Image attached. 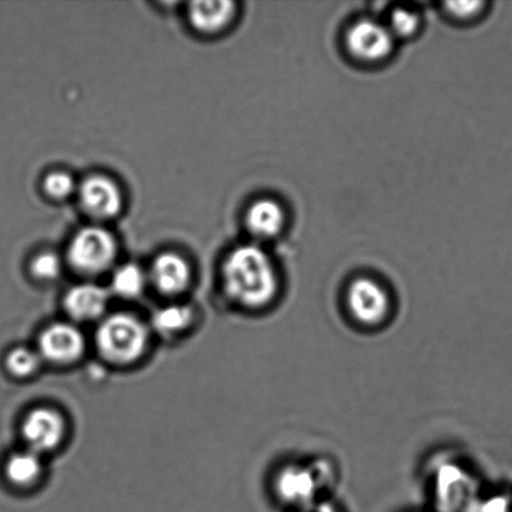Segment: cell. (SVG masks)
<instances>
[{
    "label": "cell",
    "mask_w": 512,
    "mask_h": 512,
    "mask_svg": "<svg viewBox=\"0 0 512 512\" xmlns=\"http://www.w3.org/2000/svg\"><path fill=\"white\" fill-rule=\"evenodd\" d=\"M45 192L55 199H64L74 192L75 183L70 175L53 173L48 175L44 182Z\"/></svg>",
    "instance_id": "20"
},
{
    "label": "cell",
    "mask_w": 512,
    "mask_h": 512,
    "mask_svg": "<svg viewBox=\"0 0 512 512\" xmlns=\"http://www.w3.org/2000/svg\"><path fill=\"white\" fill-rule=\"evenodd\" d=\"M80 199L94 217L113 218L122 209V195L117 184L105 177H92L82 185Z\"/></svg>",
    "instance_id": "10"
},
{
    "label": "cell",
    "mask_w": 512,
    "mask_h": 512,
    "mask_svg": "<svg viewBox=\"0 0 512 512\" xmlns=\"http://www.w3.org/2000/svg\"><path fill=\"white\" fill-rule=\"evenodd\" d=\"M85 341L75 326L54 324L43 331L39 339V354L57 364H68L83 355Z\"/></svg>",
    "instance_id": "8"
},
{
    "label": "cell",
    "mask_w": 512,
    "mask_h": 512,
    "mask_svg": "<svg viewBox=\"0 0 512 512\" xmlns=\"http://www.w3.org/2000/svg\"><path fill=\"white\" fill-rule=\"evenodd\" d=\"M108 301L107 290L94 284H82L69 290L64 305L73 319L89 321L103 315Z\"/></svg>",
    "instance_id": "11"
},
{
    "label": "cell",
    "mask_w": 512,
    "mask_h": 512,
    "mask_svg": "<svg viewBox=\"0 0 512 512\" xmlns=\"http://www.w3.org/2000/svg\"><path fill=\"white\" fill-rule=\"evenodd\" d=\"M64 420L52 409H35L25 418L22 433L34 453H47L57 448L64 435Z\"/></svg>",
    "instance_id": "9"
},
{
    "label": "cell",
    "mask_w": 512,
    "mask_h": 512,
    "mask_svg": "<svg viewBox=\"0 0 512 512\" xmlns=\"http://www.w3.org/2000/svg\"><path fill=\"white\" fill-rule=\"evenodd\" d=\"M42 471V463L34 451L14 454L5 465V474L13 484L25 486L34 483Z\"/></svg>",
    "instance_id": "15"
},
{
    "label": "cell",
    "mask_w": 512,
    "mask_h": 512,
    "mask_svg": "<svg viewBox=\"0 0 512 512\" xmlns=\"http://www.w3.org/2000/svg\"><path fill=\"white\" fill-rule=\"evenodd\" d=\"M346 44L354 57L364 62H378L393 50L394 35L375 20L363 19L350 28Z\"/></svg>",
    "instance_id": "7"
},
{
    "label": "cell",
    "mask_w": 512,
    "mask_h": 512,
    "mask_svg": "<svg viewBox=\"0 0 512 512\" xmlns=\"http://www.w3.org/2000/svg\"><path fill=\"white\" fill-rule=\"evenodd\" d=\"M235 13V4L222 2H195L190 4L189 18L199 32L215 33L227 27Z\"/></svg>",
    "instance_id": "13"
},
{
    "label": "cell",
    "mask_w": 512,
    "mask_h": 512,
    "mask_svg": "<svg viewBox=\"0 0 512 512\" xmlns=\"http://www.w3.org/2000/svg\"><path fill=\"white\" fill-rule=\"evenodd\" d=\"M39 355L27 348L14 349L7 358L8 370L18 378H27L38 370L40 365Z\"/></svg>",
    "instance_id": "18"
},
{
    "label": "cell",
    "mask_w": 512,
    "mask_h": 512,
    "mask_svg": "<svg viewBox=\"0 0 512 512\" xmlns=\"http://www.w3.org/2000/svg\"><path fill=\"white\" fill-rule=\"evenodd\" d=\"M62 271V264L57 255L44 253L37 256L32 264V273L42 280H53Z\"/></svg>",
    "instance_id": "19"
},
{
    "label": "cell",
    "mask_w": 512,
    "mask_h": 512,
    "mask_svg": "<svg viewBox=\"0 0 512 512\" xmlns=\"http://www.w3.org/2000/svg\"><path fill=\"white\" fill-rule=\"evenodd\" d=\"M474 512H508V504L505 499L496 498L488 501V503H479Z\"/></svg>",
    "instance_id": "23"
},
{
    "label": "cell",
    "mask_w": 512,
    "mask_h": 512,
    "mask_svg": "<svg viewBox=\"0 0 512 512\" xmlns=\"http://www.w3.org/2000/svg\"><path fill=\"white\" fill-rule=\"evenodd\" d=\"M419 27V17L413 12L405 9H398L391 19L390 32L400 37H409Z\"/></svg>",
    "instance_id": "21"
},
{
    "label": "cell",
    "mask_w": 512,
    "mask_h": 512,
    "mask_svg": "<svg viewBox=\"0 0 512 512\" xmlns=\"http://www.w3.org/2000/svg\"><path fill=\"white\" fill-rule=\"evenodd\" d=\"M435 488L438 512H474L479 504L473 476L458 466L446 465L441 468Z\"/></svg>",
    "instance_id": "5"
},
{
    "label": "cell",
    "mask_w": 512,
    "mask_h": 512,
    "mask_svg": "<svg viewBox=\"0 0 512 512\" xmlns=\"http://www.w3.org/2000/svg\"><path fill=\"white\" fill-rule=\"evenodd\" d=\"M193 311L184 305H172L159 309L154 314L153 324L160 333L173 334L187 328L192 321Z\"/></svg>",
    "instance_id": "16"
},
{
    "label": "cell",
    "mask_w": 512,
    "mask_h": 512,
    "mask_svg": "<svg viewBox=\"0 0 512 512\" xmlns=\"http://www.w3.org/2000/svg\"><path fill=\"white\" fill-rule=\"evenodd\" d=\"M148 331L142 321L128 314H115L99 326L97 345L100 354L115 364H129L144 353Z\"/></svg>",
    "instance_id": "3"
},
{
    "label": "cell",
    "mask_w": 512,
    "mask_h": 512,
    "mask_svg": "<svg viewBox=\"0 0 512 512\" xmlns=\"http://www.w3.org/2000/svg\"><path fill=\"white\" fill-rule=\"evenodd\" d=\"M69 261L84 274L102 273L117 255V243L107 230L90 227L80 230L69 247Z\"/></svg>",
    "instance_id": "4"
},
{
    "label": "cell",
    "mask_w": 512,
    "mask_h": 512,
    "mask_svg": "<svg viewBox=\"0 0 512 512\" xmlns=\"http://www.w3.org/2000/svg\"><path fill=\"white\" fill-rule=\"evenodd\" d=\"M351 315L360 324L375 326L384 323L390 314V296L378 281L360 278L350 284L346 294Z\"/></svg>",
    "instance_id": "6"
},
{
    "label": "cell",
    "mask_w": 512,
    "mask_h": 512,
    "mask_svg": "<svg viewBox=\"0 0 512 512\" xmlns=\"http://www.w3.org/2000/svg\"><path fill=\"white\" fill-rule=\"evenodd\" d=\"M446 7L450 10L451 13L456 15L459 18H469L473 17L476 13L479 12V9L483 7V3L480 2H463V3H449L446 4Z\"/></svg>",
    "instance_id": "22"
},
{
    "label": "cell",
    "mask_w": 512,
    "mask_h": 512,
    "mask_svg": "<svg viewBox=\"0 0 512 512\" xmlns=\"http://www.w3.org/2000/svg\"><path fill=\"white\" fill-rule=\"evenodd\" d=\"M152 278L162 293L178 294L189 284V265L182 256L173 253L162 254L154 261Z\"/></svg>",
    "instance_id": "12"
},
{
    "label": "cell",
    "mask_w": 512,
    "mask_h": 512,
    "mask_svg": "<svg viewBox=\"0 0 512 512\" xmlns=\"http://www.w3.org/2000/svg\"><path fill=\"white\" fill-rule=\"evenodd\" d=\"M284 220L283 209L270 199L254 203L247 217L250 232L261 239L276 237L284 227Z\"/></svg>",
    "instance_id": "14"
},
{
    "label": "cell",
    "mask_w": 512,
    "mask_h": 512,
    "mask_svg": "<svg viewBox=\"0 0 512 512\" xmlns=\"http://www.w3.org/2000/svg\"><path fill=\"white\" fill-rule=\"evenodd\" d=\"M296 512H341V510L335 504L329 503V501H316L315 504L296 510Z\"/></svg>",
    "instance_id": "24"
},
{
    "label": "cell",
    "mask_w": 512,
    "mask_h": 512,
    "mask_svg": "<svg viewBox=\"0 0 512 512\" xmlns=\"http://www.w3.org/2000/svg\"><path fill=\"white\" fill-rule=\"evenodd\" d=\"M230 298L250 309H260L275 299L279 290L273 261L263 249L244 245L229 255L223 270Z\"/></svg>",
    "instance_id": "1"
},
{
    "label": "cell",
    "mask_w": 512,
    "mask_h": 512,
    "mask_svg": "<svg viewBox=\"0 0 512 512\" xmlns=\"http://www.w3.org/2000/svg\"><path fill=\"white\" fill-rule=\"evenodd\" d=\"M113 290L123 298H135L142 293L145 285L143 270L135 264L123 265L113 276Z\"/></svg>",
    "instance_id": "17"
},
{
    "label": "cell",
    "mask_w": 512,
    "mask_h": 512,
    "mask_svg": "<svg viewBox=\"0 0 512 512\" xmlns=\"http://www.w3.org/2000/svg\"><path fill=\"white\" fill-rule=\"evenodd\" d=\"M334 483V469L329 461L319 459L310 464H290L276 476L275 489L284 504L296 510L319 501L321 491Z\"/></svg>",
    "instance_id": "2"
}]
</instances>
